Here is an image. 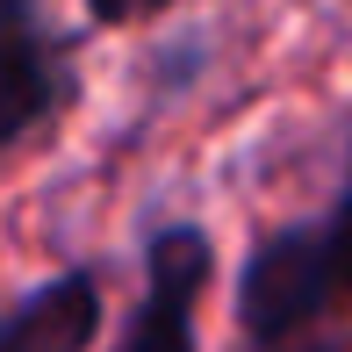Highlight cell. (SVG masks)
Segmentation results:
<instances>
[{"label":"cell","mask_w":352,"mask_h":352,"mask_svg":"<svg viewBox=\"0 0 352 352\" xmlns=\"http://www.w3.org/2000/svg\"><path fill=\"white\" fill-rule=\"evenodd\" d=\"M331 309H338V295H331V274L316 259L309 223H280L245 252V266H237V331H245L252 352H287Z\"/></svg>","instance_id":"obj_1"},{"label":"cell","mask_w":352,"mask_h":352,"mask_svg":"<svg viewBox=\"0 0 352 352\" xmlns=\"http://www.w3.org/2000/svg\"><path fill=\"white\" fill-rule=\"evenodd\" d=\"M216 280V245L201 223H158L144 237V295L108 352H195L201 295Z\"/></svg>","instance_id":"obj_2"},{"label":"cell","mask_w":352,"mask_h":352,"mask_svg":"<svg viewBox=\"0 0 352 352\" xmlns=\"http://www.w3.org/2000/svg\"><path fill=\"white\" fill-rule=\"evenodd\" d=\"M101 274L65 266L36 280L14 309H0V352H94L101 338Z\"/></svg>","instance_id":"obj_3"},{"label":"cell","mask_w":352,"mask_h":352,"mask_svg":"<svg viewBox=\"0 0 352 352\" xmlns=\"http://www.w3.org/2000/svg\"><path fill=\"white\" fill-rule=\"evenodd\" d=\"M309 237H316V259H324V274H331L338 309H352V180H345V195L331 201L324 216H309Z\"/></svg>","instance_id":"obj_4"},{"label":"cell","mask_w":352,"mask_h":352,"mask_svg":"<svg viewBox=\"0 0 352 352\" xmlns=\"http://www.w3.org/2000/svg\"><path fill=\"white\" fill-rule=\"evenodd\" d=\"M166 8H180V0H87V22L94 29H137V22H158Z\"/></svg>","instance_id":"obj_5"},{"label":"cell","mask_w":352,"mask_h":352,"mask_svg":"<svg viewBox=\"0 0 352 352\" xmlns=\"http://www.w3.org/2000/svg\"><path fill=\"white\" fill-rule=\"evenodd\" d=\"M8 22H36V0H0V29Z\"/></svg>","instance_id":"obj_6"},{"label":"cell","mask_w":352,"mask_h":352,"mask_svg":"<svg viewBox=\"0 0 352 352\" xmlns=\"http://www.w3.org/2000/svg\"><path fill=\"white\" fill-rule=\"evenodd\" d=\"M287 352H331V345H287Z\"/></svg>","instance_id":"obj_7"}]
</instances>
